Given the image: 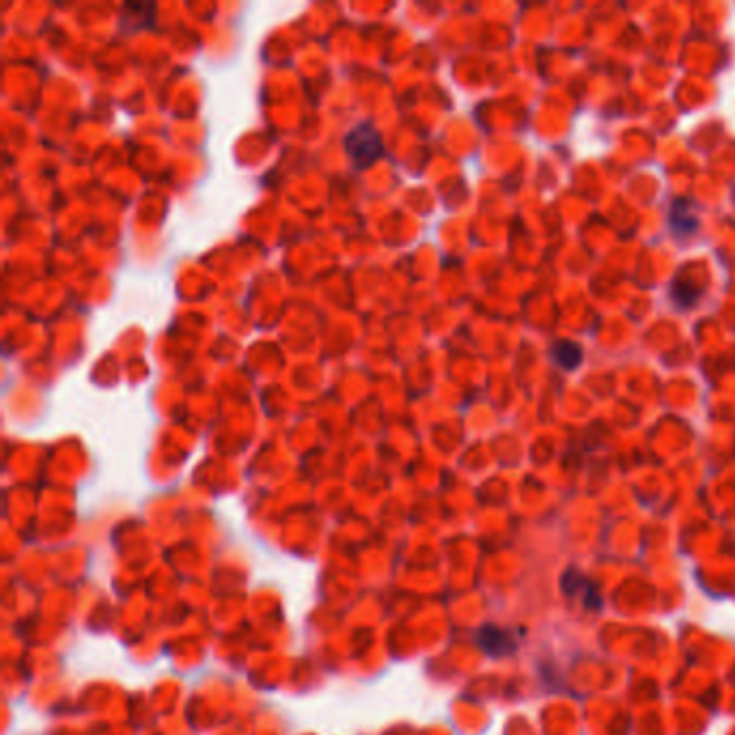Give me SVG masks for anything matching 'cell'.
<instances>
[{"label":"cell","instance_id":"cell-1","mask_svg":"<svg viewBox=\"0 0 735 735\" xmlns=\"http://www.w3.org/2000/svg\"><path fill=\"white\" fill-rule=\"evenodd\" d=\"M345 154L358 170L374 166L384 156V139L374 123H358L345 134Z\"/></svg>","mask_w":735,"mask_h":735},{"label":"cell","instance_id":"cell-2","mask_svg":"<svg viewBox=\"0 0 735 735\" xmlns=\"http://www.w3.org/2000/svg\"><path fill=\"white\" fill-rule=\"evenodd\" d=\"M479 645L490 656H504L511 649V638L507 632H502L498 627H483L479 632Z\"/></svg>","mask_w":735,"mask_h":735},{"label":"cell","instance_id":"cell-3","mask_svg":"<svg viewBox=\"0 0 735 735\" xmlns=\"http://www.w3.org/2000/svg\"><path fill=\"white\" fill-rule=\"evenodd\" d=\"M550 356H552V360L561 366V369H576V366L580 364V358H582V352L572 345V343H559L552 347V352H550Z\"/></svg>","mask_w":735,"mask_h":735},{"label":"cell","instance_id":"cell-4","mask_svg":"<svg viewBox=\"0 0 735 735\" xmlns=\"http://www.w3.org/2000/svg\"><path fill=\"white\" fill-rule=\"evenodd\" d=\"M671 294H673V298L677 300L679 306H690V304L699 298V289H697L690 281H685V279H679V281L673 285Z\"/></svg>","mask_w":735,"mask_h":735},{"label":"cell","instance_id":"cell-5","mask_svg":"<svg viewBox=\"0 0 735 735\" xmlns=\"http://www.w3.org/2000/svg\"><path fill=\"white\" fill-rule=\"evenodd\" d=\"M132 7H134V11H136L134 18H123V16H121V22H123V28H125V30L145 28V26H149V24L154 22V13H151V16H141V11L147 9V5H134V3H132Z\"/></svg>","mask_w":735,"mask_h":735},{"label":"cell","instance_id":"cell-6","mask_svg":"<svg viewBox=\"0 0 735 735\" xmlns=\"http://www.w3.org/2000/svg\"><path fill=\"white\" fill-rule=\"evenodd\" d=\"M675 214H679V218H671V224L675 228H681V233H685V228H690V231H695L697 226V218H685V212H690V207L685 205H675L673 209Z\"/></svg>","mask_w":735,"mask_h":735}]
</instances>
